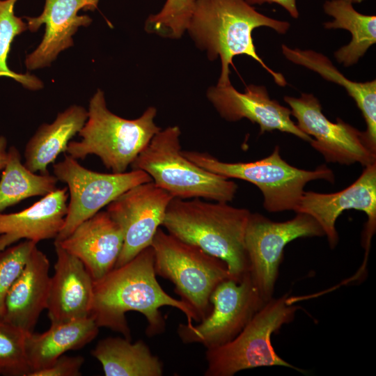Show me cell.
<instances>
[{
  "label": "cell",
  "instance_id": "6da1fadb",
  "mask_svg": "<svg viewBox=\"0 0 376 376\" xmlns=\"http://www.w3.org/2000/svg\"><path fill=\"white\" fill-rule=\"evenodd\" d=\"M164 22L171 38H179L187 30L196 46L207 51V57L221 61L217 85L230 84V65L237 55H246L257 61L279 86L284 87V76L271 69L257 54L253 31L268 27L285 33L287 21L258 12L245 0H171L164 8Z\"/></svg>",
  "mask_w": 376,
  "mask_h": 376
},
{
  "label": "cell",
  "instance_id": "7a4b0ae2",
  "mask_svg": "<svg viewBox=\"0 0 376 376\" xmlns=\"http://www.w3.org/2000/svg\"><path fill=\"white\" fill-rule=\"evenodd\" d=\"M166 306L183 313L187 324L196 322L191 308L167 294L158 283L154 268V252L150 246L129 262L94 281L90 316L99 327H107L131 340L125 314L136 311L145 316L146 334L152 337L162 334L166 329V322L159 311Z\"/></svg>",
  "mask_w": 376,
  "mask_h": 376
},
{
  "label": "cell",
  "instance_id": "3957f363",
  "mask_svg": "<svg viewBox=\"0 0 376 376\" xmlns=\"http://www.w3.org/2000/svg\"><path fill=\"white\" fill-rule=\"evenodd\" d=\"M250 214L228 203L173 198L162 226L179 240L224 261L230 279L239 282L249 272L245 233Z\"/></svg>",
  "mask_w": 376,
  "mask_h": 376
},
{
  "label": "cell",
  "instance_id": "277c9868",
  "mask_svg": "<svg viewBox=\"0 0 376 376\" xmlns=\"http://www.w3.org/2000/svg\"><path fill=\"white\" fill-rule=\"evenodd\" d=\"M156 114L157 109L150 107L138 118H121L108 109L104 92L97 89L79 132L81 139L70 141L66 152L82 160L95 155L112 173H124L162 130L155 123Z\"/></svg>",
  "mask_w": 376,
  "mask_h": 376
},
{
  "label": "cell",
  "instance_id": "5b68a950",
  "mask_svg": "<svg viewBox=\"0 0 376 376\" xmlns=\"http://www.w3.org/2000/svg\"><path fill=\"white\" fill-rule=\"evenodd\" d=\"M180 134L176 125L159 131L132 163V169L147 173L157 185L173 198L231 202L237 185L186 158L182 153Z\"/></svg>",
  "mask_w": 376,
  "mask_h": 376
},
{
  "label": "cell",
  "instance_id": "8992f818",
  "mask_svg": "<svg viewBox=\"0 0 376 376\" xmlns=\"http://www.w3.org/2000/svg\"><path fill=\"white\" fill-rule=\"evenodd\" d=\"M182 155L200 167L226 178L247 181L256 185L263 196V207L269 212L294 211L308 182L335 181L334 173L325 164L315 170L295 167L282 159L276 146L267 157L249 162H224L207 152L182 150Z\"/></svg>",
  "mask_w": 376,
  "mask_h": 376
},
{
  "label": "cell",
  "instance_id": "52a82bcc",
  "mask_svg": "<svg viewBox=\"0 0 376 376\" xmlns=\"http://www.w3.org/2000/svg\"><path fill=\"white\" fill-rule=\"evenodd\" d=\"M151 246L156 275L173 283L175 292L191 308L196 322L205 319L212 308V292L230 279L226 263L160 228Z\"/></svg>",
  "mask_w": 376,
  "mask_h": 376
},
{
  "label": "cell",
  "instance_id": "ba28073f",
  "mask_svg": "<svg viewBox=\"0 0 376 376\" xmlns=\"http://www.w3.org/2000/svg\"><path fill=\"white\" fill-rule=\"evenodd\" d=\"M288 295L272 297L256 313L251 320L231 341L206 350L205 376H233L246 369L283 366L302 373L283 359L275 351L272 336L284 324L291 322L299 309L288 301Z\"/></svg>",
  "mask_w": 376,
  "mask_h": 376
},
{
  "label": "cell",
  "instance_id": "9c48e42d",
  "mask_svg": "<svg viewBox=\"0 0 376 376\" xmlns=\"http://www.w3.org/2000/svg\"><path fill=\"white\" fill-rule=\"evenodd\" d=\"M323 235L319 224L305 213H296L288 221H274L251 212L245 233L248 272L265 303L273 297L285 246L299 237Z\"/></svg>",
  "mask_w": 376,
  "mask_h": 376
},
{
  "label": "cell",
  "instance_id": "30bf717a",
  "mask_svg": "<svg viewBox=\"0 0 376 376\" xmlns=\"http://www.w3.org/2000/svg\"><path fill=\"white\" fill-rule=\"evenodd\" d=\"M54 175L67 185L70 201L63 228L54 242L69 236L83 221L130 188L152 181L145 171L104 173L89 170L69 155L54 164Z\"/></svg>",
  "mask_w": 376,
  "mask_h": 376
},
{
  "label": "cell",
  "instance_id": "8fae6325",
  "mask_svg": "<svg viewBox=\"0 0 376 376\" xmlns=\"http://www.w3.org/2000/svg\"><path fill=\"white\" fill-rule=\"evenodd\" d=\"M210 301L209 315L198 324L178 326L182 343H201L206 350L225 345L241 332L265 304L249 272L239 282L228 279L220 283Z\"/></svg>",
  "mask_w": 376,
  "mask_h": 376
},
{
  "label": "cell",
  "instance_id": "7c38bea8",
  "mask_svg": "<svg viewBox=\"0 0 376 376\" xmlns=\"http://www.w3.org/2000/svg\"><path fill=\"white\" fill-rule=\"evenodd\" d=\"M291 116L297 126L314 139L309 143L326 162L350 166L359 163L366 167L376 163V150L367 139L364 132L338 118L330 121L322 113L319 100L311 93L300 97L285 96Z\"/></svg>",
  "mask_w": 376,
  "mask_h": 376
},
{
  "label": "cell",
  "instance_id": "4fadbf2b",
  "mask_svg": "<svg viewBox=\"0 0 376 376\" xmlns=\"http://www.w3.org/2000/svg\"><path fill=\"white\" fill-rule=\"evenodd\" d=\"M173 197L153 181L136 185L107 205L106 211L121 227L124 242L114 267L129 262L150 246Z\"/></svg>",
  "mask_w": 376,
  "mask_h": 376
},
{
  "label": "cell",
  "instance_id": "5bb4252c",
  "mask_svg": "<svg viewBox=\"0 0 376 376\" xmlns=\"http://www.w3.org/2000/svg\"><path fill=\"white\" fill-rule=\"evenodd\" d=\"M351 209L364 212L368 217L363 237L366 254L360 268L363 270L376 230V163L366 166L357 180L340 191L322 194L304 191L295 212L314 218L327 236L329 246L334 249L338 242L336 221L343 211Z\"/></svg>",
  "mask_w": 376,
  "mask_h": 376
},
{
  "label": "cell",
  "instance_id": "9a60e30c",
  "mask_svg": "<svg viewBox=\"0 0 376 376\" xmlns=\"http://www.w3.org/2000/svg\"><path fill=\"white\" fill-rule=\"evenodd\" d=\"M207 97L220 116L228 122L246 118L260 127V134L278 130L311 142L313 138L298 128L290 109L270 97L265 86L250 84L243 93L231 84L211 86Z\"/></svg>",
  "mask_w": 376,
  "mask_h": 376
},
{
  "label": "cell",
  "instance_id": "2e32d148",
  "mask_svg": "<svg viewBox=\"0 0 376 376\" xmlns=\"http://www.w3.org/2000/svg\"><path fill=\"white\" fill-rule=\"evenodd\" d=\"M56 260L46 309L51 324L90 317L94 280L83 263L54 242Z\"/></svg>",
  "mask_w": 376,
  "mask_h": 376
},
{
  "label": "cell",
  "instance_id": "e0dca14e",
  "mask_svg": "<svg viewBox=\"0 0 376 376\" xmlns=\"http://www.w3.org/2000/svg\"><path fill=\"white\" fill-rule=\"evenodd\" d=\"M94 10L91 0H45L42 13L28 17V29L36 31L45 24L44 37L38 47L25 60L27 69L33 70L49 65L58 54L73 45L72 36L80 26H88L92 19L79 15V10Z\"/></svg>",
  "mask_w": 376,
  "mask_h": 376
},
{
  "label": "cell",
  "instance_id": "ac0fdd59",
  "mask_svg": "<svg viewBox=\"0 0 376 376\" xmlns=\"http://www.w3.org/2000/svg\"><path fill=\"white\" fill-rule=\"evenodd\" d=\"M124 242L123 231L105 211L81 223L65 239L58 243L79 259L94 281L104 276L118 259Z\"/></svg>",
  "mask_w": 376,
  "mask_h": 376
},
{
  "label": "cell",
  "instance_id": "d6986e66",
  "mask_svg": "<svg viewBox=\"0 0 376 376\" xmlns=\"http://www.w3.org/2000/svg\"><path fill=\"white\" fill-rule=\"evenodd\" d=\"M49 267L48 258L36 245L6 295L4 321L26 333L33 331L47 306L51 279Z\"/></svg>",
  "mask_w": 376,
  "mask_h": 376
},
{
  "label": "cell",
  "instance_id": "ffe728a7",
  "mask_svg": "<svg viewBox=\"0 0 376 376\" xmlns=\"http://www.w3.org/2000/svg\"><path fill=\"white\" fill-rule=\"evenodd\" d=\"M68 188L54 191L18 212H0V251L19 240L55 239L64 224L68 209Z\"/></svg>",
  "mask_w": 376,
  "mask_h": 376
},
{
  "label": "cell",
  "instance_id": "44dd1931",
  "mask_svg": "<svg viewBox=\"0 0 376 376\" xmlns=\"http://www.w3.org/2000/svg\"><path fill=\"white\" fill-rule=\"evenodd\" d=\"M99 328L90 316L51 324L43 333L27 332L25 351L29 375L49 367L68 351L84 347L97 336Z\"/></svg>",
  "mask_w": 376,
  "mask_h": 376
},
{
  "label": "cell",
  "instance_id": "7402d4cb",
  "mask_svg": "<svg viewBox=\"0 0 376 376\" xmlns=\"http://www.w3.org/2000/svg\"><path fill=\"white\" fill-rule=\"evenodd\" d=\"M88 111L72 105L58 113L51 124L44 123L30 138L24 148V165L33 173L48 174V166L66 152L70 139L83 127Z\"/></svg>",
  "mask_w": 376,
  "mask_h": 376
},
{
  "label": "cell",
  "instance_id": "603a6c76",
  "mask_svg": "<svg viewBox=\"0 0 376 376\" xmlns=\"http://www.w3.org/2000/svg\"><path fill=\"white\" fill-rule=\"evenodd\" d=\"M283 56L290 62L319 74L328 81L342 86L353 98L364 118L366 136L376 149V81L357 82L347 79L324 54L311 49L281 45Z\"/></svg>",
  "mask_w": 376,
  "mask_h": 376
},
{
  "label": "cell",
  "instance_id": "cb8c5ba5",
  "mask_svg": "<svg viewBox=\"0 0 376 376\" xmlns=\"http://www.w3.org/2000/svg\"><path fill=\"white\" fill-rule=\"evenodd\" d=\"M106 376H161L163 364L141 340L131 343L125 337L101 339L91 351Z\"/></svg>",
  "mask_w": 376,
  "mask_h": 376
},
{
  "label": "cell",
  "instance_id": "d4e9b609",
  "mask_svg": "<svg viewBox=\"0 0 376 376\" xmlns=\"http://www.w3.org/2000/svg\"><path fill=\"white\" fill-rule=\"evenodd\" d=\"M324 12L333 20L324 23L327 29H342L350 32V42L338 49L334 56L338 63L350 67L358 63L368 49L376 43V17L357 11L353 3L345 0H327Z\"/></svg>",
  "mask_w": 376,
  "mask_h": 376
},
{
  "label": "cell",
  "instance_id": "484cf974",
  "mask_svg": "<svg viewBox=\"0 0 376 376\" xmlns=\"http://www.w3.org/2000/svg\"><path fill=\"white\" fill-rule=\"evenodd\" d=\"M58 179L54 175L36 174L22 162L18 149L11 146L0 179V212L33 196H45L54 191Z\"/></svg>",
  "mask_w": 376,
  "mask_h": 376
},
{
  "label": "cell",
  "instance_id": "4316f807",
  "mask_svg": "<svg viewBox=\"0 0 376 376\" xmlns=\"http://www.w3.org/2000/svg\"><path fill=\"white\" fill-rule=\"evenodd\" d=\"M17 1L0 0V77L14 79L29 89L38 90L43 86L38 78L29 73H16L10 70L6 63L13 39L28 29L27 24L15 15L14 6Z\"/></svg>",
  "mask_w": 376,
  "mask_h": 376
},
{
  "label": "cell",
  "instance_id": "83f0119b",
  "mask_svg": "<svg viewBox=\"0 0 376 376\" xmlns=\"http://www.w3.org/2000/svg\"><path fill=\"white\" fill-rule=\"evenodd\" d=\"M26 334L20 328L0 320L1 375L29 376L31 369L25 351Z\"/></svg>",
  "mask_w": 376,
  "mask_h": 376
},
{
  "label": "cell",
  "instance_id": "f1b7e54d",
  "mask_svg": "<svg viewBox=\"0 0 376 376\" xmlns=\"http://www.w3.org/2000/svg\"><path fill=\"white\" fill-rule=\"evenodd\" d=\"M36 245L33 241L24 240L0 251V320H3L6 295Z\"/></svg>",
  "mask_w": 376,
  "mask_h": 376
},
{
  "label": "cell",
  "instance_id": "f546056e",
  "mask_svg": "<svg viewBox=\"0 0 376 376\" xmlns=\"http://www.w3.org/2000/svg\"><path fill=\"white\" fill-rule=\"evenodd\" d=\"M84 363L81 356L63 354L49 367L31 373L29 376H79Z\"/></svg>",
  "mask_w": 376,
  "mask_h": 376
},
{
  "label": "cell",
  "instance_id": "4dcf8cb0",
  "mask_svg": "<svg viewBox=\"0 0 376 376\" xmlns=\"http://www.w3.org/2000/svg\"><path fill=\"white\" fill-rule=\"evenodd\" d=\"M248 3L253 6L254 4L262 5L263 3H276L284 8L289 15L297 19L299 13L297 6V0H245Z\"/></svg>",
  "mask_w": 376,
  "mask_h": 376
},
{
  "label": "cell",
  "instance_id": "1f68e13d",
  "mask_svg": "<svg viewBox=\"0 0 376 376\" xmlns=\"http://www.w3.org/2000/svg\"><path fill=\"white\" fill-rule=\"evenodd\" d=\"M7 139L0 136V171L5 167L7 159Z\"/></svg>",
  "mask_w": 376,
  "mask_h": 376
},
{
  "label": "cell",
  "instance_id": "d6a6232c",
  "mask_svg": "<svg viewBox=\"0 0 376 376\" xmlns=\"http://www.w3.org/2000/svg\"><path fill=\"white\" fill-rule=\"evenodd\" d=\"M91 1H92V2H93V6H94L95 8H96L99 0H91Z\"/></svg>",
  "mask_w": 376,
  "mask_h": 376
},
{
  "label": "cell",
  "instance_id": "836d02e7",
  "mask_svg": "<svg viewBox=\"0 0 376 376\" xmlns=\"http://www.w3.org/2000/svg\"><path fill=\"white\" fill-rule=\"evenodd\" d=\"M345 1H350L352 3H360V0H345Z\"/></svg>",
  "mask_w": 376,
  "mask_h": 376
},
{
  "label": "cell",
  "instance_id": "e575fe53",
  "mask_svg": "<svg viewBox=\"0 0 376 376\" xmlns=\"http://www.w3.org/2000/svg\"><path fill=\"white\" fill-rule=\"evenodd\" d=\"M0 375H1V372H0Z\"/></svg>",
  "mask_w": 376,
  "mask_h": 376
}]
</instances>
